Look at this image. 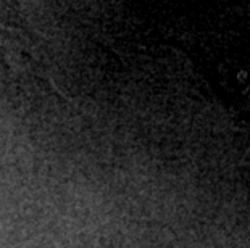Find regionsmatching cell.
Returning a JSON list of instances; mask_svg holds the SVG:
<instances>
[{
  "label": "cell",
  "mask_w": 250,
  "mask_h": 248,
  "mask_svg": "<svg viewBox=\"0 0 250 248\" xmlns=\"http://www.w3.org/2000/svg\"><path fill=\"white\" fill-rule=\"evenodd\" d=\"M247 77H249V73L247 71H239L237 73V81L241 84H246L247 82Z\"/></svg>",
  "instance_id": "1"
},
{
  "label": "cell",
  "mask_w": 250,
  "mask_h": 248,
  "mask_svg": "<svg viewBox=\"0 0 250 248\" xmlns=\"http://www.w3.org/2000/svg\"><path fill=\"white\" fill-rule=\"evenodd\" d=\"M244 95H247V97H250V86H249L247 89H244Z\"/></svg>",
  "instance_id": "2"
}]
</instances>
